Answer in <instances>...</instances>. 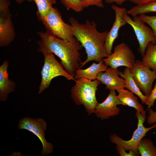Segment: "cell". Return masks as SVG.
I'll use <instances>...</instances> for the list:
<instances>
[{
	"label": "cell",
	"instance_id": "obj_6",
	"mask_svg": "<svg viewBox=\"0 0 156 156\" xmlns=\"http://www.w3.org/2000/svg\"><path fill=\"white\" fill-rule=\"evenodd\" d=\"M135 116L138 120L137 127L134 131L131 138L128 140H124L115 134H112L109 136L111 142L124 148L126 151H132L137 156L139 155L138 147L141 140L150 130L156 127V123L149 127H145L144 123L146 120V116L142 114L140 111H137Z\"/></svg>",
	"mask_w": 156,
	"mask_h": 156
},
{
	"label": "cell",
	"instance_id": "obj_22",
	"mask_svg": "<svg viewBox=\"0 0 156 156\" xmlns=\"http://www.w3.org/2000/svg\"><path fill=\"white\" fill-rule=\"evenodd\" d=\"M36 4L38 10L37 12L38 20L45 16L56 3V0H32Z\"/></svg>",
	"mask_w": 156,
	"mask_h": 156
},
{
	"label": "cell",
	"instance_id": "obj_10",
	"mask_svg": "<svg viewBox=\"0 0 156 156\" xmlns=\"http://www.w3.org/2000/svg\"><path fill=\"white\" fill-rule=\"evenodd\" d=\"M114 51L111 55L103 59L105 64L114 69L122 66L132 68L136 61L135 56L127 45L120 43L114 47Z\"/></svg>",
	"mask_w": 156,
	"mask_h": 156
},
{
	"label": "cell",
	"instance_id": "obj_18",
	"mask_svg": "<svg viewBox=\"0 0 156 156\" xmlns=\"http://www.w3.org/2000/svg\"><path fill=\"white\" fill-rule=\"evenodd\" d=\"M120 75L125 80V88L138 96L142 103L146 104L148 97L143 93L137 86L133 79L130 68L126 67L123 72H120Z\"/></svg>",
	"mask_w": 156,
	"mask_h": 156
},
{
	"label": "cell",
	"instance_id": "obj_19",
	"mask_svg": "<svg viewBox=\"0 0 156 156\" xmlns=\"http://www.w3.org/2000/svg\"><path fill=\"white\" fill-rule=\"evenodd\" d=\"M146 49L142 62L144 66L156 72V44L150 42Z\"/></svg>",
	"mask_w": 156,
	"mask_h": 156
},
{
	"label": "cell",
	"instance_id": "obj_4",
	"mask_svg": "<svg viewBox=\"0 0 156 156\" xmlns=\"http://www.w3.org/2000/svg\"><path fill=\"white\" fill-rule=\"evenodd\" d=\"M39 20L45 26L47 31L56 37L69 41L75 38L72 32L71 25L63 21L56 8L52 7L45 16Z\"/></svg>",
	"mask_w": 156,
	"mask_h": 156
},
{
	"label": "cell",
	"instance_id": "obj_23",
	"mask_svg": "<svg viewBox=\"0 0 156 156\" xmlns=\"http://www.w3.org/2000/svg\"><path fill=\"white\" fill-rule=\"evenodd\" d=\"M60 1L67 10L71 9L78 12L82 11L84 9L80 0H60Z\"/></svg>",
	"mask_w": 156,
	"mask_h": 156
},
{
	"label": "cell",
	"instance_id": "obj_7",
	"mask_svg": "<svg viewBox=\"0 0 156 156\" xmlns=\"http://www.w3.org/2000/svg\"><path fill=\"white\" fill-rule=\"evenodd\" d=\"M47 124L44 119L41 118H33L25 117L18 121V128L26 130L33 133L40 140L42 144V156L47 155L53 152L54 147L52 144L47 141L45 131Z\"/></svg>",
	"mask_w": 156,
	"mask_h": 156
},
{
	"label": "cell",
	"instance_id": "obj_29",
	"mask_svg": "<svg viewBox=\"0 0 156 156\" xmlns=\"http://www.w3.org/2000/svg\"><path fill=\"white\" fill-rule=\"evenodd\" d=\"M137 5L141 4L151 1H155L156 0H128Z\"/></svg>",
	"mask_w": 156,
	"mask_h": 156
},
{
	"label": "cell",
	"instance_id": "obj_16",
	"mask_svg": "<svg viewBox=\"0 0 156 156\" xmlns=\"http://www.w3.org/2000/svg\"><path fill=\"white\" fill-rule=\"evenodd\" d=\"M108 67V66L105 64L103 60L97 64L94 62L86 69H77L74 79L76 80L85 78L91 80L96 79L98 74L100 72L105 71Z\"/></svg>",
	"mask_w": 156,
	"mask_h": 156
},
{
	"label": "cell",
	"instance_id": "obj_17",
	"mask_svg": "<svg viewBox=\"0 0 156 156\" xmlns=\"http://www.w3.org/2000/svg\"><path fill=\"white\" fill-rule=\"evenodd\" d=\"M118 92L117 96L118 100L121 102V105L128 106L134 108L137 111H140L141 114L146 116V111L144 110L143 106L138 101L137 97L134 94L124 88L116 90Z\"/></svg>",
	"mask_w": 156,
	"mask_h": 156
},
{
	"label": "cell",
	"instance_id": "obj_12",
	"mask_svg": "<svg viewBox=\"0 0 156 156\" xmlns=\"http://www.w3.org/2000/svg\"><path fill=\"white\" fill-rule=\"evenodd\" d=\"M121 104L115 90H110L107 98L102 103H98L93 113L101 120L107 119L119 114L120 109L117 105Z\"/></svg>",
	"mask_w": 156,
	"mask_h": 156
},
{
	"label": "cell",
	"instance_id": "obj_27",
	"mask_svg": "<svg viewBox=\"0 0 156 156\" xmlns=\"http://www.w3.org/2000/svg\"><path fill=\"white\" fill-rule=\"evenodd\" d=\"M116 149L120 156H137L136 154L132 151H129V152L127 153L123 147L116 145Z\"/></svg>",
	"mask_w": 156,
	"mask_h": 156
},
{
	"label": "cell",
	"instance_id": "obj_21",
	"mask_svg": "<svg viewBox=\"0 0 156 156\" xmlns=\"http://www.w3.org/2000/svg\"><path fill=\"white\" fill-rule=\"evenodd\" d=\"M138 150L141 156H156V146L152 140L147 138L142 139Z\"/></svg>",
	"mask_w": 156,
	"mask_h": 156
},
{
	"label": "cell",
	"instance_id": "obj_14",
	"mask_svg": "<svg viewBox=\"0 0 156 156\" xmlns=\"http://www.w3.org/2000/svg\"><path fill=\"white\" fill-rule=\"evenodd\" d=\"M120 72L117 68L108 67L105 72H101L98 74L96 79L106 85V89L116 90L125 88V80L119 76Z\"/></svg>",
	"mask_w": 156,
	"mask_h": 156
},
{
	"label": "cell",
	"instance_id": "obj_31",
	"mask_svg": "<svg viewBox=\"0 0 156 156\" xmlns=\"http://www.w3.org/2000/svg\"><path fill=\"white\" fill-rule=\"evenodd\" d=\"M16 2L18 4H21L25 1H27L29 2L32 1V0H15Z\"/></svg>",
	"mask_w": 156,
	"mask_h": 156
},
{
	"label": "cell",
	"instance_id": "obj_8",
	"mask_svg": "<svg viewBox=\"0 0 156 156\" xmlns=\"http://www.w3.org/2000/svg\"><path fill=\"white\" fill-rule=\"evenodd\" d=\"M122 18L133 28L139 45L138 51L143 57L148 44L151 42L156 44V38L153 30L137 15L133 16L132 19L126 12Z\"/></svg>",
	"mask_w": 156,
	"mask_h": 156
},
{
	"label": "cell",
	"instance_id": "obj_28",
	"mask_svg": "<svg viewBox=\"0 0 156 156\" xmlns=\"http://www.w3.org/2000/svg\"><path fill=\"white\" fill-rule=\"evenodd\" d=\"M149 116L147 118V122L149 124L156 123V112L153 111L151 108H147Z\"/></svg>",
	"mask_w": 156,
	"mask_h": 156
},
{
	"label": "cell",
	"instance_id": "obj_5",
	"mask_svg": "<svg viewBox=\"0 0 156 156\" xmlns=\"http://www.w3.org/2000/svg\"><path fill=\"white\" fill-rule=\"evenodd\" d=\"M43 54L44 56V62L41 72L42 79L39 87V94L47 88L52 80L57 77L62 76L68 80H75L57 61L53 53H45Z\"/></svg>",
	"mask_w": 156,
	"mask_h": 156
},
{
	"label": "cell",
	"instance_id": "obj_3",
	"mask_svg": "<svg viewBox=\"0 0 156 156\" xmlns=\"http://www.w3.org/2000/svg\"><path fill=\"white\" fill-rule=\"evenodd\" d=\"M75 81V84L70 91L71 98L77 105H83L90 115L93 113L98 103L96 93L101 82L97 79L92 81L85 78Z\"/></svg>",
	"mask_w": 156,
	"mask_h": 156
},
{
	"label": "cell",
	"instance_id": "obj_1",
	"mask_svg": "<svg viewBox=\"0 0 156 156\" xmlns=\"http://www.w3.org/2000/svg\"><path fill=\"white\" fill-rule=\"evenodd\" d=\"M41 38L38 44V51L42 54L54 53L60 59L65 70L74 77L77 69L79 68L81 62L79 51L82 48L80 42L75 38L69 41L56 37L47 31L39 32Z\"/></svg>",
	"mask_w": 156,
	"mask_h": 156
},
{
	"label": "cell",
	"instance_id": "obj_25",
	"mask_svg": "<svg viewBox=\"0 0 156 156\" xmlns=\"http://www.w3.org/2000/svg\"><path fill=\"white\" fill-rule=\"evenodd\" d=\"M84 8L90 6L95 5L99 7L103 8V1L104 0H80Z\"/></svg>",
	"mask_w": 156,
	"mask_h": 156
},
{
	"label": "cell",
	"instance_id": "obj_11",
	"mask_svg": "<svg viewBox=\"0 0 156 156\" xmlns=\"http://www.w3.org/2000/svg\"><path fill=\"white\" fill-rule=\"evenodd\" d=\"M8 0H0V46H6L12 41L15 33L12 22Z\"/></svg>",
	"mask_w": 156,
	"mask_h": 156
},
{
	"label": "cell",
	"instance_id": "obj_2",
	"mask_svg": "<svg viewBox=\"0 0 156 156\" xmlns=\"http://www.w3.org/2000/svg\"><path fill=\"white\" fill-rule=\"evenodd\" d=\"M69 21L73 36L84 48L87 54V58L81 63L80 68L89 62H99L107 57L105 43L108 30L99 32L97 29L96 23L87 20L85 24L79 23L73 17Z\"/></svg>",
	"mask_w": 156,
	"mask_h": 156
},
{
	"label": "cell",
	"instance_id": "obj_9",
	"mask_svg": "<svg viewBox=\"0 0 156 156\" xmlns=\"http://www.w3.org/2000/svg\"><path fill=\"white\" fill-rule=\"evenodd\" d=\"M133 79L140 90L148 96L152 90L153 84L156 79V72L144 66L142 61L136 60L130 68Z\"/></svg>",
	"mask_w": 156,
	"mask_h": 156
},
{
	"label": "cell",
	"instance_id": "obj_15",
	"mask_svg": "<svg viewBox=\"0 0 156 156\" xmlns=\"http://www.w3.org/2000/svg\"><path fill=\"white\" fill-rule=\"evenodd\" d=\"M9 62L5 60L0 66V100L5 101L8 94L15 90V83L9 79L8 72Z\"/></svg>",
	"mask_w": 156,
	"mask_h": 156
},
{
	"label": "cell",
	"instance_id": "obj_20",
	"mask_svg": "<svg viewBox=\"0 0 156 156\" xmlns=\"http://www.w3.org/2000/svg\"><path fill=\"white\" fill-rule=\"evenodd\" d=\"M151 12H156V1L137 5L126 12L133 16Z\"/></svg>",
	"mask_w": 156,
	"mask_h": 156
},
{
	"label": "cell",
	"instance_id": "obj_24",
	"mask_svg": "<svg viewBox=\"0 0 156 156\" xmlns=\"http://www.w3.org/2000/svg\"><path fill=\"white\" fill-rule=\"evenodd\" d=\"M139 16L144 23L151 27L156 38V16H149L143 14H140Z\"/></svg>",
	"mask_w": 156,
	"mask_h": 156
},
{
	"label": "cell",
	"instance_id": "obj_30",
	"mask_svg": "<svg viewBox=\"0 0 156 156\" xmlns=\"http://www.w3.org/2000/svg\"><path fill=\"white\" fill-rule=\"evenodd\" d=\"M105 2L108 3H115L119 5H121L124 2L128 0H104Z\"/></svg>",
	"mask_w": 156,
	"mask_h": 156
},
{
	"label": "cell",
	"instance_id": "obj_26",
	"mask_svg": "<svg viewBox=\"0 0 156 156\" xmlns=\"http://www.w3.org/2000/svg\"><path fill=\"white\" fill-rule=\"evenodd\" d=\"M156 83L153 88L148 97L146 104L148 106V108H151L154 105V104L156 100Z\"/></svg>",
	"mask_w": 156,
	"mask_h": 156
},
{
	"label": "cell",
	"instance_id": "obj_13",
	"mask_svg": "<svg viewBox=\"0 0 156 156\" xmlns=\"http://www.w3.org/2000/svg\"><path fill=\"white\" fill-rule=\"evenodd\" d=\"M112 8L115 12V18L112 28L109 31L105 40V47L107 56L112 53L113 43L118 36L119 29L127 24L122 18L123 14L127 11L126 9L114 5H112Z\"/></svg>",
	"mask_w": 156,
	"mask_h": 156
}]
</instances>
